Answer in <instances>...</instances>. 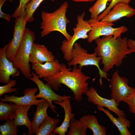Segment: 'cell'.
<instances>
[{"instance_id":"obj_27","label":"cell","mask_w":135,"mask_h":135,"mask_svg":"<svg viewBox=\"0 0 135 135\" xmlns=\"http://www.w3.org/2000/svg\"><path fill=\"white\" fill-rule=\"evenodd\" d=\"M44 0H31L26 5L25 11L28 22H32L34 20L33 15L36 10L41 2ZM54 2L55 0H51Z\"/></svg>"},{"instance_id":"obj_30","label":"cell","mask_w":135,"mask_h":135,"mask_svg":"<svg viewBox=\"0 0 135 135\" xmlns=\"http://www.w3.org/2000/svg\"><path fill=\"white\" fill-rule=\"evenodd\" d=\"M131 0H112L108 6L101 14L98 16L97 19V20L100 21L106 16L116 4L119 3H124L129 4Z\"/></svg>"},{"instance_id":"obj_11","label":"cell","mask_w":135,"mask_h":135,"mask_svg":"<svg viewBox=\"0 0 135 135\" xmlns=\"http://www.w3.org/2000/svg\"><path fill=\"white\" fill-rule=\"evenodd\" d=\"M89 102L97 106L105 107L114 112L118 116L126 115L124 111L118 107L119 106L113 99H108L100 96L95 88L91 87L85 93Z\"/></svg>"},{"instance_id":"obj_13","label":"cell","mask_w":135,"mask_h":135,"mask_svg":"<svg viewBox=\"0 0 135 135\" xmlns=\"http://www.w3.org/2000/svg\"><path fill=\"white\" fill-rule=\"evenodd\" d=\"M7 44L0 49V82L7 84L10 77L18 76L20 74L19 69L14 67L12 62L7 58L6 51Z\"/></svg>"},{"instance_id":"obj_28","label":"cell","mask_w":135,"mask_h":135,"mask_svg":"<svg viewBox=\"0 0 135 135\" xmlns=\"http://www.w3.org/2000/svg\"><path fill=\"white\" fill-rule=\"evenodd\" d=\"M122 102L128 104L129 112L135 116V87L132 88L131 92Z\"/></svg>"},{"instance_id":"obj_8","label":"cell","mask_w":135,"mask_h":135,"mask_svg":"<svg viewBox=\"0 0 135 135\" xmlns=\"http://www.w3.org/2000/svg\"><path fill=\"white\" fill-rule=\"evenodd\" d=\"M12 39L7 44L6 56L12 62L19 48L22 40L28 22L26 12L16 18Z\"/></svg>"},{"instance_id":"obj_29","label":"cell","mask_w":135,"mask_h":135,"mask_svg":"<svg viewBox=\"0 0 135 135\" xmlns=\"http://www.w3.org/2000/svg\"><path fill=\"white\" fill-rule=\"evenodd\" d=\"M16 82L15 80L10 79L6 85L0 86V96L6 93L16 92L17 90L16 88H12L16 85Z\"/></svg>"},{"instance_id":"obj_2","label":"cell","mask_w":135,"mask_h":135,"mask_svg":"<svg viewBox=\"0 0 135 135\" xmlns=\"http://www.w3.org/2000/svg\"><path fill=\"white\" fill-rule=\"evenodd\" d=\"M82 68L75 65L71 71V68H68L64 64H61L59 72L53 76L43 79L54 90H58L61 84L65 85L73 92L74 100L80 102L83 100L82 94L89 88L87 80L90 78L82 72Z\"/></svg>"},{"instance_id":"obj_20","label":"cell","mask_w":135,"mask_h":135,"mask_svg":"<svg viewBox=\"0 0 135 135\" xmlns=\"http://www.w3.org/2000/svg\"><path fill=\"white\" fill-rule=\"evenodd\" d=\"M36 112L32 121V134H36L42 122L48 116L46 110L50 106L48 102L46 100L38 104Z\"/></svg>"},{"instance_id":"obj_9","label":"cell","mask_w":135,"mask_h":135,"mask_svg":"<svg viewBox=\"0 0 135 135\" xmlns=\"http://www.w3.org/2000/svg\"><path fill=\"white\" fill-rule=\"evenodd\" d=\"M31 74L32 76L28 78L36 84L39 90V93L36 96V98H43L48 102L50 104L49 107L54 112L56 113L55 110L56 107L52 104L53 101H56L60 102L65 99L72 98L70 96H61L57 94L53 91L48 84L47 83L45 84L40 80L34 72H32Z\"/></svg>"},{"instance_id":"obj_16","label":"cell","mask_w":135,"mask_h":135,"mask_svg":"<svg viewBox=\"0 0 135 135\" xmlns=\"http://www.w3.org/2000/svg\"><path fill=\"white\" fill-rule=\"evenodd\" d=\"M61 64L56 59L52 61L45 62L44 64H32V69L35 73L40 78L53 76L60 70Z\"/></svg>"},{"instance_id":"obj_1","label":"cell","mask_w":135,"mask_h":135,"mask_svg":"<svg viewBox=\"0 0 135 135\" xmlns=\"http://www.w3.org/2000/svg\"><path fill=\"white\" fill-rule=\"evenodd\" d=\"M94 40L97 45L94 49L97 56L102 59V71L107 74L114 66H120L127 54L135 52V45L126 37L117 38L112 35L104 36Z\"/></svg>"},{"instance_id":"obj_12","label":"cell","mask_w":135,"mask_h":135,"mask_svg":"<svg viewBox=\"0 0 135 135\" xmlns=\"http://www.w3.org/2000/svg\"><path fill=\"white\" fill-rule=\"evenodd\" d=\"M38 90V88L37 87L26 88L24 90L23 96L18 97L14 95L10 96L6 94L4 95L3 98H0V100L3 102H12L18 106L37 105L46 100L42 98L36 99V94Z\"/></svg>"},{"instance_id":"obj_23","label":"cell","mask_w":135,"mask_h":135,"mask_svg":"<svg viewBox=\"0 0 135 135\" xmlns=\"http://www.w3.org/2000/svg\"><path fill=\"white\" fill-rule=\"evenodd\" d=\"M0 102V120H6L16 112L18 106L11 102Z\"/></svg>"},{"instance_id":"obj_3","label":"cell","mask_w":135,"mask_h":135,"mask_svg":"<svg viewBox=\"0 0 135 135\" xmlns=\"http://www.w3.org/2000/svg\"><path fill=\"white\" fill-rule=\"evenodd\" d=\"M68 6L67 2L65 1L57 9L52 13L42 11L41 16L42 22L40 28L42 37H43L54 31H58L66 37V40L69 41L72 36L67 32L66 27L70 20L66 16V13Z\"/></svg>"},{"instance_id":"obj_32","label":"cell","mask_w":135,"mask_h":135,"mask_svg":"<svg viewBox=\"0 0 135 135\" xmlns=\"http://www.w3.org/2000/svg\"><path fill=\"white\" fill-rule=\"evenodd\" d=\"M7 0H0V18L5 19L7 21H10L12 16L10 14L4 13L2 10V7Z\"/></svg>"},{"instance_id":"obj_26","label":"cell","mask_w":135,"mask_h":135,"mask_svg":"<svg viewBox=\"0 0 135 135\" xmlns=\"http://www.w3.org/2000/svg\"><path fill=\"white\" fill-rule=\"evenodd\" d=\"M13 118H10L0 126V135H17L18 130L14 124Z\"/></svg>"},{"instance_id":"obj_35","label":"cell","mask_w":135,"mask_h":135,"mask_svg":"<svg viewBox=\"0 0 135 135\" xmlns=\"http://www.w3.org/2000/svg\"><path fill=\"white\" fill-rule=\"evenodd\" d=\"M134 43H135V40H134Z\"/></svg>"},{"instance_id":"obj_17","label":"cell","mask_w":135,"mask_h":135,"mask_svg":"<svg viewBox=\"0 0 135 135\" xmlns=\"http://www.w3.org/2000/svg\"><path fill=\"white\" fill-rule=\"evenodd\" d=\"M55 104H58L64 109V120L62 124L59 126L56 127L52 131L54 134L64 135L68 132L71 120L74 117L75 114L72 113V107L70 102V98L64 99L62 102H60L56 101H53Z\"/></svg>"},{"instance_id":"obj_22","label":"cell","mask_w":135,"mask_h":135,"mask_svg":"<svg viewBox=\"0 0 135 135\" xmlns=\"http://www.w3.org/2000/svg\"><path fill=\"white\" fill-rule=\"evenodd\" d=\"M60 122V119H55L48 116L41 123L36 134V135L54 134L52 131Z\"/></svg>"},{"instance_id":"obj_4","label":"cell","mask_w":135,"mask_h":135,"mask_svg":"<svg viewBox=\"0 0 135 135\" xmlns=\"http://www.w3.org/2000/svg\"><path fill=\"white\" fill-rule=\"evenodd\" d=\"M36 38L34 32L26 28L21 44L12 62L14 66L20 70L27 78L32 76L29 58Z\"/></svg>"},{"instance_id":"obj_10","label":"cell","mask_w":135,"mask_h":135,"mask_svg":"<svg viewBox=\"0 0 135 135\" xmlns=\"http://www.w3.org/2000/svg\"><path fill=\"white\" fill-rule=\"evenodd\" d=\"M110 81L111 88L110 97L119 105L120 103L130 93L132 88L128 85V78L120 76L118 70L113 73Z\"/></svg>"},{"instance_id":"obj_19","label":"cell","mask_w":135,"mask_h":135,"mask_svg":"<svg viewBox=\"0 0 135 135\" xmlns=\"http://www.w3.org/2000/svg\"><path fill=\"white\" fill-rule=\"evenodd\" d=\"M32 106H18L16 112L11 116L14 119V122L17 127L24 125L28 128V135L32 134V121L28 118V112Z\"/></svg>"},{"instance_id":"obj_15","label":"cell","mask_w":135,"mask_h":135,"mask_svg":"<svg viewBox=\"0 0 135 135\" xmlns=\"http://www.w3.org/2000/svg\"><path fill=\"white\" fill-rule=\"evenodd\" d=\"M55 59L52 52L44 45L34 43L29 56L30 62L32 64H42L44 62L53 61Z\"/></svg>"},{"instance_id":"obj_25","label":"cell","mask_w":135,"mask_h":135,"mask_svg":"<svg viewBox=\"0 0 135 135\" xmlns=\"http://www.w3.org/2000/svg\"><path fill=\"white\" fill-rule=\"evenodd\" d=\"M112 0H97L94 4L89 8L88 11L91 14L90 18L97 19L98 16L106 8L107 3Z\"/></svg>"},{"instance_id":"obj_33","label":"cell","mask_w":135,"mask_h":135,"mask_svg":"<svg viewBox=\"0 0 135 135\" xmlns=\"http://www.w3.org/2000/svg\"><path fill=\"white\" fill-rule=\"evenodd\" d=\"M73 1L76 2H92L95 0H71Z\"/></svg>"},{"instance_id":"obj_34","label":"cell","mask_w":135,"mask_h":135,"mask_svg":"<svg viewBox=\"0 0 135 135\" xmlns=\"http://www.w3.org/2000/svg\"><path fill=\"white\" fill-rule=\"evenodd\" d=\"M9 1H10V2H12L13 0H9Z\"/></svg>"},{"instance_id":"obj_31","label":"cell","mask_w":135,"mask_h":135,"mask_svg":"<svg viewBox=\"0 0 135 135\" xmlns=\"http://www.w3.org/2000/svg\"><path fill=\"white\" fill-rule=\"evenodd\" d=\"M31 0H19V4L12 15V18H16L25 12V9Z\"/></svg>"},{"instance_id":"obj_7","label":"cell","mask_w":135,"mask_h":135,"mask_svg":"<svg viewBox=\"0 0 135 135\" xmlns=\"http://www.w3.org/2000/svg\"><path fill=\"white\" fill-rule=\"evenodd\" d=\"M88 21L91 27L87 39L90 43L102 36L112 35L117 38L128 30V28L124 26L116 28L113 27L114 25L113 22L98 21L97 19L91 18Z\"/></svg>"},{"instance_id":"obj_18","label":"cell","mask_w":135,"mask_h":135,"mask_svg":"<svg viewBox=\"0 0 135 135\" xmlns=\"http://www.w3.org/2000/svg\"><path fill=\"white\" fill-rule=\"evenodd\" d=\"M98 109L104 113L110 120L117 127L120 135H131L128 128L130 126L131 122L126 117V115L114 117L109 111L104 109L102 107L97 106Z\"/></svg>"},{"instance_id":"obj_6","label":"cell","mask_w":135,"mask_h":135,"mask_svg":"<svg viewBox=\"0 0 135 135\" xmlns=\"http://www.w3.org/2000/svg\"><path fill=\"white\" fill-rule=\"evenodd\" d=\"M85 14L84 11L80 15L77 16V22L76 27L72 29L74 33L70 40L68 41L64 40L62 42L60 49L64 54V58L67 61L72 60L71 51L76 41L80 39H87L88 37L87 33L91 30V27L88 21L84 19Z\"/></svg>"},{"instance_id":"obj_14","label":"cell","mask_w":135,"mask_h":135,"mask_svg":"<svg viewBox=\"0 0 135 135\" xmlns=\"http://www.w3.org/2000/svg\"><path fill=\"white\" fill-rule=\"evenodd\" d=\"M112 9L100 20L113 22L124 17H130L135 14V9L130 6L129 4L126 3H118Z\"/></svg>"},{"instance_id":"obj_24","label":"cell","mask_w":135,"mask_h":135,"mask_svg":"<svg viewBox=\"0 0 135 135\" xmlns=\"http://www.w3.org/2000/svg\"><path fill=\"white\" fill-rule=\"evenodd\" d=\"M70 129L66 135H86L88 128L81 120L73 118L70 121Z\"/></svg>"},{"instance_id":"obj_21","label":"cell","mask_w":135,"mask_h":135,"mask_svg":"<svg viewBox=\"0 0 135 135\" xmlns=\"http://www.w3.org/2000/svg\"><path fill=\"white\" fill-rule=\"evenodd\" d=\"M79 120L85 124L87 128L90 129L94 135H106V129L104 126L100 124L94 115L90 114L80 118Z\"/></svg>"},{"instance_id":"obj_5","label":"cell","mask_w":135,"mask_h":135,"mask_svg":"<svg viewBox=\"0 0 135 135\" xmlns=\"http://www.w3.org/2000/svg\"><path fill=\"white\" fill-rule=\"evenodd\" d=\"M72 60L68 62L69 67L78 64L79 67L82 68L84 66L94 65L98 68L100 75L99 82L100 86L102 85V78L110 81L107 77L108 74L104 72L99 66V64L102 60L100 57L97 56L96 53L90 54L86 50L82 48L80 44L76 42L74 44L71 51Z\"/></svg>"}]
</instances>
